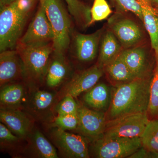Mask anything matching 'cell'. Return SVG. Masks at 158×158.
I'll use <instances>...</instances> for the list:
<instances>
[{"label":"cell","mask_w":158,"mask_h":158,"mask_svg":"<svg viewBox=\"0 0 158 158\" xmlns=\"http://www.w3.org/2000/svg\"><path fill=\"white\" fill-rule=\"evenodd\" d=\"M152 77L116 85L106 113L107 121L130 114L147 113Z\"/></svg>","instance_id":"obj_1"},{"label":"cell","mask_w":158,"mask_h":158,"mask_svg":"<svg viewBox=\"0 0 158 158\" xmlns=\"http://www.w3.org/2000/svg\"><path fill=\"white\" fill-rule=\"evenodd\" d=\"M22 62L23 79L31 91L38 90L46 79L54 51L53 42L25 44L18 43L15 48Z\"/></svg>","instance_id":"obj_2"},{"label":"cell","mask_w":158,"mask_h":158,"mask_svg":"<svg viewBox=\"0 0 158 158\" xmlns=\"http://www.w3.org/2000/svg\"><path fill=\"white\" fill-rule=\"evenodd\" d=\"M53 31V54L65 56L70 42L71 23L68 12L61 0H40Z\"/></svg>","instance_id":"obj_3"},{"label":"cell","mask_w":158,"mask_h":158,"mask_svg":"<svg viewBox=\"0 0 158 158\" xmlns=\"http://www.w3.org/2000/svg\"><path fill=\"white\" fill-rule=\"evenodd\" d=\"M29 16L19 8L16 1L1 8L0 52L15 48Z\"/></svg>","instance_id":"obj_4"},{"label":"cell","mask_w":158,"mask_h":158,"mask_svg":"<svg viewBox=\"0 0 158 158\" xmlns=\"http://www.w3.org/2000/svg\"><path fill=\"white\" fill-rule=\"evenodd\" d=\"M91 142V154L98 158H129L142 146L141 138H107L102 136Z\"/></svg>","instance_id":"obj_5"},{"label":"cell","mask_w":158,"mask_h":158,"mask_svg":"<svg viewBox=\"0 0 158 158\" xmlns=\"http://www.w3.org/2000/svg\"><path fill=\"white\" fill-rule=\"evenodd\" d=\"M149 119L147 113H136L108 120L102 137L141 138Z\"/></svg>","instance_id":"obj_6"},{"label":"cell","mask_w":158,"mask_h":158,"mask_svg":"<svg viewBox=\"0 0 158 158\" xmlns=\"http://www.w3.org/2000/svg\"><path fill=\"white\" fill-rule=\"evenodd\" d=\"M50 136L60 154L64 157H90L88 140L84 136L67 132L57 127L51 130Z\"/></svg>","instance_id":"obj_7"},{"label":"cell","mask_w":158,"mask_h":158,"mask_svg":"<svg viewBox=\"0 0 158 158\" xmlns=\"http://www.w3.org/2000/svg\"><path fill=\"white\" fill-rule=\"evenodd\" d=\"M54 39L55 35L46 14L43 4L40 1L37 13L18 43L25 44H34L53 42Z\"/></svg>","instance_id":"obj_8"},{"label":"cell","mask_w":158,"mask_h":158,"mask_svg":"<svg viewBox=\"0 0 158 158\" xmlns=\"http://www.w3.org/2000/svg\"><path fill=\"white\" fill-rule=\"evenodd\" d=\"M77 115V129L88 141L92 142L103 136L107 122L106 113L79 106Z\"/></svg>","instance_id":"obj_9"},{"label":"cell","mask_w":158,"mask_h":158,"mask_svg":"<svg viewBox=\"0 0 158 158\" xmlns=\"http://www.w3.org/2000/svg\"><path fill=\"white\" fill-rule=\"evenodd\" d=\"M103 72L104 69L97 64L77 74L60 90L58 96L59 99L66 96L76 98L87 92L96 85Z\"/></svg>","instance_id":"obj_10"},{"label":"cell","mask_w":158,"mask_h":158,"mask_svg":"<svg viewBox=\"0 0 158 158\" xmlns=\"http://www.w3.org/2000/svg\"><path fill=\"white\" fill-rule=\"evenodd\" d=\"M0 120L14 135L22 139H27L33 130V119L21 110L1 109Z\"/></svg>","instance_id":"obj_11"},{"label":"cell","mask_w":158,"mask_h":158,"mask_svg":"<svg viewBox=\"0 0 158 158\" xmlns=\"http://www.w3.org/2000/svg\"><path fill=\"white\" fill-rule=\"evenodd\" d=\"M119 56L136 78H147L152 77L151 66L144 48L135 46L124 49Z\"/></svg>","instance_id":"obj_12"},{"label":"cell","mask_w":158,"mask_h":158,"mask_svg":"<svg viewBox=\"0 0 158 158\" xmlns=\"http://www.w3.org/2000/svg\"><path fill=\"white\" fill-rule=\"evenodd\" d=\"M23 78L21 59L16 49L7 50L0 54L1 88Z\"/></svg>","instance_id":"obj_13"},{"label":"cell","mask_w":158,"mask_h":158,"mask_svg":"<svg viewBox=\"0 0 158 158\" xmlns=\"http://www.w3.org/2000/svg\"><path fill=\"white\" fill-rule=\"evenodd\" d=\"M111 30L124 49L136 46L143 40L141 29L130 19L116 20L111 24Z\"/></svg>","instance_id":"obj_14"},{"label":"cell","mask_w":158,"mask_h":158,"mask_svg":"<svg viewBox=\"0 0 158 158\" xmlns=\"http://www.w3.org/2000/svg\"><path fill=\"white\" fill-rule=\"evenodd\" d=\"M103 29H100L92 34L77 33L74 37L75 53L77 59L81 62H89L95 59L98 51Z\"/></svg>","instance_id":"obj_15"},{"label":"cell","mask_w":158,"mask_h":158,"mask_svg":"<svg viewBox=\"0 0 158 158\" xmlns=\"http://www.w3.org/2000/svg\"><path fill=\"white\" fill-rule=\"evenodd\" d=\"M27 139H29L28 144L25 151L30 157L59 158L53 145L38 130H33Z\"/></svg>","instance_id":"obj_16"},{"label":"cell","mask_w":158,"mask_h":158,"mask_svg":"<svg viewBox=\"0 0 158 158\" xmlns=\"http://www.w3.org/2000/svg\"><path fill=\"white\" fill-rule=\"evenodd\" d=\"M112 93L113 90L106 84L99 83L86 92L83 99L85 103L93 110L107 112L111 103Z\"/></svg>","instance_id":"obj_17"},{"label":"cell","mask_w":158,"mask_h":158,"mask_svg":"<svg viewBox=\"0 0 158 158\" xmlns=\"http://www.w3.org/2000/svg\"><path fill=\"white\" fill-rule=\"evenodd\" d=\"M141 6L142 21L147 31L155 56H158V12L150 0H137Z\"/></svg>","instance_id":"obj_18"},{"label":"cell","mask_w":158,"mask_h":158,"mask_svg":"<svg viewBox=\"0 0 158 158\" xmlns=\"http://www.w3.org/2000/svg\"><path fill=\"white\" fill-rule=\"evenodd\" d=\"M27 96L25 87L18 83H11L1 88V109L21 110Z\"/></svg>","instance_id":"obj_19"},{"label":"cell","mask_w":158,"mask_h":158,"mask_svg":"<svg viewBox=\"0 0 158 158\" xmlns=\"http://www.w3.org/2000/svg\"><path fill=\"white\" fill-rule=\"evenodd\" d=\"M123 47L112 31H107L103 36L98 65L105 67L120 55Z\"/></svg>","instance_id":"obj_20"},{"label":"cell","mask_w":158,"mask_h":158,"mask_svg":"<svg viewBox=\"0 0 158 158\" xmlns=\"http://www.w3.org/2000/svg\"><path fill=\"white\" fill-rule=\"evenodd\" d=\"M68 71L65 56L53 54V58L52 61L50 60L46 77L47 85L50 88L59 86L65 79Z\"/></svg>","instance_id":"obj_21"},{"label":"cell","mask_w":158,"mask_h":158,"mask_svg":"<svg viewBox=\"0 0 158 158\" xmlns=\"http://www.w3.org/2000/svg\"><path fill=\"white\" fill-rule=\"evenodd\" d=\"M104 69L110 79L117 85L137 79L119 55Z\"/></svg>","instance_id":"obj_22"},{"label":"cell","mask_w":158,"mask_h":158,"mask_svg":"<svg viewBox=\"0 0 158 158\" xmlns=\"http://www.w3.org/2000/svg\"><path fill=\"white\" fill-rule=\"evenodd\" d=\"M142 146L158 158V119H150L141 137Z\"/></svg>","instance_id":"obj_23"},{"label":"cell","mask_w":158,"mask_h":158,"mask_svg":"<svg viewBox=\"0 0 158 158\" xmlns=\"http://www.w3.org/2000/svg\"><path fill=\"white\" fill-rule=\"evenodd\" d=\"M69 11L77 24L82 28L87 27L91 24L90 8L80 0H65Z\"/></svg>","instance_id":"obj_24"},{"label":"cell","mask_w":158,"mask_h":158,"mask_svg":"<svg viewBox=\"0 0 158 158\" xmlns=\"http://www.w3.org/2000/svg\"><path fill=\"white\" fill-rule=\"evenodd\" d=\"M53 94L45 90H36L34 91L29 102V106L32 112L41 114L51 109L55 100Z\"/></svg>","instance_id":"obj_25"},{"label":"cell","mask_w":158,"mask_h":158,"mask_svg":"<svg viewBox=\"0 0 158 158\" xmlns=\"http://www.w3.org/2000/svg\"><path fill=\"white\" fill-rule=\"evenodd\" d=\"M147 114L151 119H158V56H156L155 67L151 81Z\"/></svg>","instance_id":"obj_26"},{"label":"cell","mask_w":158,"mask_h":158,"mask_svg":"<svg viewBox=\"0 0 158 158\" xmlns=\"http://www.w3.org/2000/svg\"><path fill=\"white\" fill-rule=\"evenodd\" d=\"M21 138L14 135L2 123H0V146L1 149L12 150L19 145Z\"/></svg>","instance_id":"obj_27"},{"label":"cell","mask_w":158,"mask_h":158,"mask_svg":"<svg viewBox=\"0 0 158 158\" xmlns=\"http://www.w3.org/2000/svg\"><path fill=\"white\" fill-rule=\"evenodd\" d=\"M90 12L91 25L96 22L106 19L110 16L112 11L106 0H94Z\"/></svg>","instance_id":"obj_28"},{"label":"cell","mask_w":158,"mask_h":158,"mask_svg":"<svg viewBox=\"0 0 158 158\" xmlns=\"http://www.w3.org/2000/svg\"><path fill=\"white\" fill-rule=\"evenodd\" d=\"M78 123V117L77 113L58 115L54 119L53 126L64 131H72L77 129Z\"/></svg>","instance_id":"obj_29"},{"label":"cell","mask_w":158,"mask_h":158,"mask_svg":"<svg viewBox=\"0 0 158 158\" xmlns=\"http://www.w3.org/2000/svg\"><path fill=\"white\" fill-rule=\"evenodd\" d=\"M74 98L72 96H66L61 99L56 107L58 115L77 113L79 106Z\"/></svg>","instance_id":"obj_30"},{"label":"cell","mask_w":158,"mask_h":158,"mask_svg":"<svg viewBox=\"0 0 158 158\" xmlns=\"http://www.w3.org/2000/svg\"><path fill=\"white\" fill-rule=\"evenodd\" d=\"M118 9L124 11H131L142 21L141 6L137 0H112Z\"/></svg>","instance_id":"obj_31"},{"label":"cell","mask_w":158,"mask_h":158,"mask_svg":"<svg viewBox=\"0 0 158 158\" xmlns=\"http://www.w3.org/2000/svg\"><path fill=\"white\" fill-rule=\"evenodd\" d=\"M129 158H152V153L141 146L135 152L131 155Z\"/></svg>","instance_id":"obj_32"},{"label":"cell","mask_w":158,"mask_h":158,"mask_svg":"<svg viewBox=\"0 0 158 158\" xmlns=\"http://www.w3.org/2000/svg\"><path fill=\"white\" fill-rule=\"evenodd\" d=\"M17 0H0V7L1 8L9 6Z\"/></svg>","instance_id":"obj_33"},{"label":"cell","mask_w":158,"mask_h":158,"mask_svg":"<svg viewBox=\"0 0 158 158\" xmlns=\"http://www.w3.org/2000/svg\"><path fill=\"white\" fill-rule=\"evenodd\" d=\"M150 1L154 8H158V0H150Z\"/></svg>","instance_id":"obj_34"},{"label":"cell","mask_w":158,"mask_h":158,"mask_svg":"<svg viewBox=\"0 0 158 158\" xmlns=\"http://www.w3.org/2000/svg\"><path fill=\"white\" fill-rule=\"evenodd\" d=\"M30 1H31L32 2L35 3H35H36V2H37V0H30Z\"/></svg>","instance_id":"obj_35"}]
</instances>
